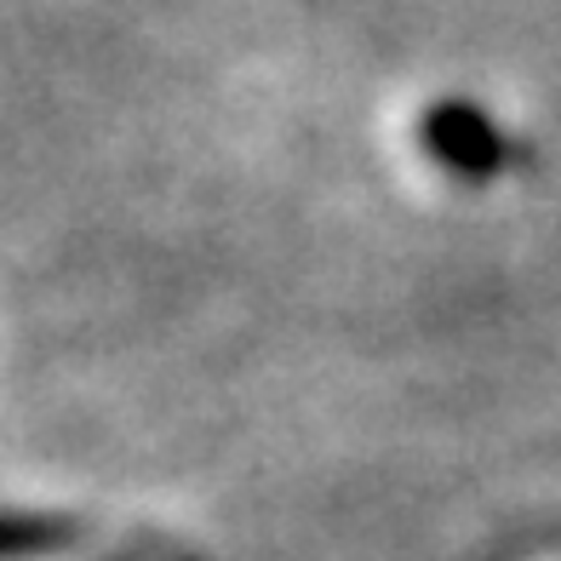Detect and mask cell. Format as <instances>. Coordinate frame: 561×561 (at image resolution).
<instances>
[{
    "instance_id": "1",
    "label": "cell",
    "mask_w": 561,
    "mask_h": 561,
    "mask_svg": "<svg viewBox=\"0 0 561 561\" xmlns=\"http://www.w3.org/2000/svg\"><path fill=\"white\" fill-rule=\"evenodd\" d=\"M419 144L442 172H453L458 184H493L516 167V138L504 126L470 104V98H442L419 115Z\"/></svg>"
},
{
    "instance_id": "2",
    "label": "cell",
    "mask_w": 561,
    "mask_h": 561,
    "mask_svg": "<svg viewBox=\"0 0 561 561\" xmlns=\"http://www.w3.org/2000/svg\"><path fill=\"white\" fill-rule=\"evenodd\" d=\"M81 545V522L58 510H7L0 504V561H46Z\"/></svg>"
}]
</instances>
